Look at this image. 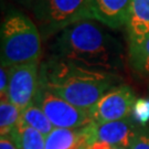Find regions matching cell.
<instances>
[{
    "label": "cell",
    "mask_w": 149,
    "mask_h": 149,
    "mask_svg": "<svg viewBox=\"0 0 149 149\" xmlns=\"http://www.w3.org/2000/svg\"><path fill=\"white\" fill-rule=\"evenodd\" d=\"M19 122L23 123L33 129L40 132L44 136L49 135L54 128L52 123L50 122V119L41 109V107L38 106L34 102L31 105H29L24 111H22Z\"/></svg>",
    "instance_id": "13"
},
{
    "label": "cell",
    "mask_w": 149,
    "mask_h": 149,
    "mask_svg": "<svg viewBox=\"0 0 149 149\" xmlns=\"http://www.w3.org/2000/svg\"><path fill=\"white\" fill-rule=\"evenodd\" d=\"M133 115L136 122L145 125L149 122V100L139 98L136 100L133 108Z\"/></svg>",
    "instance_id": "16"
},
{
    "label": "cell",
    "mask_w": 149,
    "mask_h": 149,
    "mask_svg": "<svg viewBox=\"0 0 149 149\" xmlns=\"http://www.w3.org/2000/svg\"><path fill=\"white\" fill-rule=\"evenodd\" d=\"M9 86L7 98L20 111H24L34 102L37 96L40 77L39 63L29 62L8 68Z\"/></svg>",
    "instance_id": "7"
},
{
    "label": "cell",
    "mask_w": 149,
    "mask_h": 149,
    "mask_svg": "<svg viewBox=\"0 0 149 149\" xmlns=\"http://www.w3.org/2000/svg\"><path fill=\"white\" fill-rule=\"evenodd\" d=\"M86 148H87V147H85V148H83V149H86Z\"/></svg>",
    "instance_id": "21"
},
{
    "label": "cell",
    "mask_w": 149,
    "mask_h": 149,
    "mask_svg": "<svg viewBox=\"0 0 149 149\" xmlns=\"http://www.w3.org/2000/svg\"><path fill=\"white\" fill-rule=\"evenodd\" d=\"M129 149H149V134H138Z\"/></svg>",
    "instance_id": "18"
},
{
    "label": "cell",
    "mask_w": 149,
    "mask_h": 149,
    "mask_svg": "<svg viewBox=\"0 0 149 149\" xmlns=\"http://www.w3.org/2000/svg\"><path fill=\"white\" fill-rule=\"evenodd\" d=\"M0 149H18L16 144L10 136H5L0 138Z\"/></svg>",
    "instance_id": "20"
},
{
    "label": "cell",
    "mask_w": 149,
    "mask_h": 149,
    "mask_svg": "<svg viewBox=\"0 0 149 149\" xmlns=\"http://www.w3.org/2000/svg\"><path fill=\"white\" fill-rule=\"evenodd\" d=\"M136 96L128 85H117L108 90L88 109L92 123L124 120L133 113Z\"/></svg>",
    "instance_id": "6"
},
{
    "label": "cell",
    "mask_w": 149,
    "mask_h": 149,
    "mask_svg": "<svg viewBox=\"0 0 149 149\" xmlns=\"http://www.w3.org/2000/svg\"><path fill=\"white\" fill-rule=\"evenodd\" d=\"M34 103L41 107L55 128L79 129L86 127L92 123L88 111L72 105L49 91L41 83L39 84Z\"/></svg>",
    "instance_id": "5"
},
{
    "label": "cell",
    "mask_w": 149,
    "mask_h": 149,
    "mask_svg": "<svg viewBox=\"0 0 149 149\" xmlns=\"http://www.w3.org/2000/svg\"><path fill=\"white\" fill-rule=\"evenodd\" d=\"M1 66L37 62L41 55V33L31 19L12 11L1 26Z\"/></svg>",
    "instance_id": "3"
},
{
    "label": "cell",
    "mask_w": 149,
    "mask_h": 149,
    "mask_svg": "<svg viewBox=\"0 0 149 149\" xmlns=\"http://www.w3.org/2000/svg\"><path fill=\"white\" fill-rule=\"evenodd\" d=\"M118 77L113 73L88 69L51 58L41 66L40 83L72 105L88 111Z\"/></svg>",
    "instance_id": "2"
},
{
    "label": "cell",
    "mask_w": 149,
    "mask_h": 149,
    "mask_svg": "<svg viewBox=\"0 0 149 149\" xmlns=\"http://www.w3.org/2000/svg\"><path fill=\"white\" fill-rule=\"evenodd\" d=\"M87 149H128V148H125V147H122V146H115V145L97 141V143H93V144L88 145Z\"/></svg>",
    "instance_id": "19"
},
{
    "label": "cell",
    "mask_w": 149,
    "mask_h": 149,
    "mask_svg": "<svg viewBox=\"0 0 149 149\" xmlns=\"http://www.w3.org/2000/svg\"><path fill=\"white\" fill-rule=\"evenodd\" d=\"M129 59L137 73L149 77V38L140 47L129 51Z\"/></svg>",
    "instance_id": "15"
},
{
    "label": "cell",
    "mask_w": 149,
    "mask_h": 149,
    "mask_svg": "<svg viewBox=\"0 0 149 149\" xmlns=\"http://www.w3.org/2000/svg\"><path fill=\"white\" fill-rule=\"evenodd\" d=\"M132 0H88L91 20L106 26L109 29H119L126 26Z\"/></svg>",
    "instance_id": "9"
},
{
    "label": "cell",
    "mask_w": 149,
    "mask_h": 149,
    "mask_svg": "<svg viewBox=\"0 0 149 149\" xmlns=\"http://www.w3.org/2000/svg\"><path fill=\"white\" fill-rule=\"evenodd\" d=\"M96 22L84 20L59 32L52 44V58L109 73L122 69V43Z\"/></svg>",
    "instance_id": "1"
},
{
    "label": "cell",
    "mask_w": 149,
    "mask_h": 149,
    "mask_svg": "<svg viewBox=\"0 0 149 149\" xmlns=\"http://www.w3.org/2000/svg\"><path fill=\"white\" fill-rule=\"evenodd\" d=\"M86 149H87V148H86Z\"/></svg>",
    "instance_id": "22"
},
{
    "label": "cell",
    "mask_w": 149,
    "mask_h": 149,
    "mask_svg": "<svg viewBox=\"0 0 149 149\" xmlns=\"http://www.w3.org/2000/svg\"><path fill=\"white\" fill-rule=\"evenodd\" d=\"M8 86H9L8 68L1 66V70H0V95H1V98H7Z\"/></svg>",
    "instance_id": "17"
},
{
    "label": "cell",
    "mask_w": 149,
    "mask_h": 149,
    "mask_svg": "<svg viewBox=\"0 0 149 149\" xmlns=\"http://www.w3.org/2000/svg\"><path fill=\"white\" fill-rule=\"evenodd\" d=\"M129 51L137 49L149 38V0H132L127 23Z\"/></svg>",
    "instance_id": "10"
},
{
    "label": "cell",
    "mask_w": 149,
    "mask_h": 149,
    "mask_svg": "<svg viewBox=\"0 0 149 149\" xmlns=\"http://www.w3.org/2000/svg\"><path fill=\"white\" fill-rule=\"evenodd\" d=\"M83 129L87 146L101 141L129 149L138 135L134 125L128 119L108 123H91Z\"/></svg>",
    "instance_id": "8"
},
{
    "label": "cell",
    "mask_w": 149,
    "mask_h": 149,
    "mask_svg": "<svg viewBox=\"0 0 149 149\" xmlns=\"http://www.w3.org/2000/svg\"><path fill=\"white\" fill-rule=\"evenodd\" d=\"M33 13L43 38L77 22L91 20L88 0H33Z\"/></svg>",
    "instance_id": "4"
},
{
    "label": "cell",
    "mask_w": 149,
    "mask_h": 149,
    "mask_svg": "<svg viewBox=\"0 0 149 149\" xmlns=\"http://www.w3.org/2000/svg\"><path fill=\"white\" fill-rule=\"evenodd\" d=\"M21 111L8 98L0 102V135L1 137L10 136L20 120Z\"/></svg>",
    "instance_id": "14"
},
{
    "label": "cell",
    "mask_w": 149,
    "mask_h": 149,
    "mask_svg": "<svg viewBox=\"0 0 149 149\" xmlns=\"http://www.w3.org/2000/svg\"><path fill=\"white\" fill-rule=\"evenodd\" d=\"M10 137L18 149H44L45 136L21 122L18 123Z\"/></svg>",
    "instance_id": "12"
},
{
    "label": "cell",
    "mask_w": 149,
    "mask_h": 149,
    "mask_svg": "<svg viewBox=\"0 0 149 149\" xmlns=\"http://www.w3.org/2000/svg\"><path fill=\"white\" fill-rule=\"evenodd\" d=\"M87 147L83 128H55L45 136L44 149H83Z\"/></svg>",
    "instance_id": "11"
}]
</instances>
